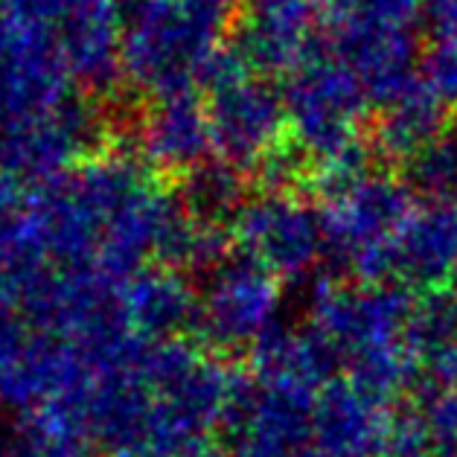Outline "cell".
Returning a JSON list of instances; mask_svg holds the SVG:
<instances>
[{"instance_id": "6da1fadb", "label": "cell", "mask_w": 457, "mask_h": 457, "mask_svg": "<svg viewBox=\"0 0 457 457\" xmlns=\"http://www.w3.org/2000/svg\"><path fill=\"white\" fill-rule=\"evenodd\" d=\"M213 221L195 219L135 154L87 158L0 219V262L21 283L41 271L120 283L146 265L219 262Z\"/></svg>"}, {"instance_id": "7a4b0ae2", "label": "cell", "mask_w": 457, "mask_h": 457, "mask_svg": "<svg viewBox=\"0 0 457 457\" xmlns=\"http://www.w3.org/2000/svg\"><path fill=\"white\" fill-rule=\"evenodd\" d=\"M242 387L195 344L135 341L96 390L91 443L108 457H189L228 426Z\"/></svg>"}, {"instance_id": "3957f363", "label": "cell", "mask_w": 457, "mask_h": 457, "mask_svg": "<svg viewBox=\"0 0 457 457\" xmlns=\"http://www.w3.org/2000/svg\"><path fill=\"white\" fill-rule=\"evenodd\" d=\"M417 300L408 286L318 283L309 295V336L344 376L396 396L426 370L417 347Z\"/></svg>"}, {"instance_id": "277c9868", "label": "cell", "mask_w": 457, "mask_h": 457, "mask_svg": "<svg viewBox=\"0 0 457 457\" xmlns=\"http://www.w3.org/2000/svg\"><path fill=\"white\" fill-rule=\"evenodd\" d=\"M329 355L309 332L277 329L253 350L251 385L228 422L233 457H300L312 445V408L329 382Z\"/></svg>"}, {"instance_id": "5b68a950", "label": "cell", "mask_w": 457, "mask_h": 457, "mask_svg": "<svg viewBox=\"0 0 457 457\" xmlns=\"http://www.w3.org/2000/svg\"><path fill=\"white\" fill-rule=\"evenodd\" d=\"M242 0H122V76L146 103L198 91Z\"/></svg>"}, {"instance_id": "8992f818", "label": "cell", "mask_w": 457, "mask_h": 457, "mask_svg": "<svg viewBox=\"0 0 457 457\" xmlns=\"http://www.w3.org/2000/svg\"><path fill=\"white\" fill-rule=\"evenodd\" d=\"M288 143L318 178V187L367 170L364 126L370 99L327 38L283 79Z\"/></svg>"}, {"instance_id": "52a82bcc", "label": "cell", "mask_w": 457, "mask_h": 457, "mask_svg": "<svg viewBox=\"0 0 457 457\" xmlns=\"http://www.w3.org/2000/svg\"><path fill=\"white\" fill-rule=\"evenodd\" d=\"M417 195L405 178L385 170H361L320 187V230L332 253L361 283H382L396 274V245Z\"/></svg>"}, {"instance_id": "ba28073f", "label": "cell", "mask_w": 457, "mask_h": 457, "mask_svg": "<svg viewBox=\"0 0 457 457\" xmlns=\"http://www.w3.org/2000/svg\"><path fill=\"white\" fill-rule=\"evenodd\" d=\"M202 91L216 161L239 175L262 172L288 140L283 91L256 73L233 41L207 64Z\"/></svg>"}, {"instance_id": "9c48e42d", "label": "cell", "mask_w": 457, "mask_h": 457, "mask_svg": "<svg viewBox=\"0 0 457 457\" xmlns=\"http://www.w3.org/2000/svg\"><path fill=\"white\" fill-rule=\"evenodd\" d=\"M329 50L373 91L405 82L422 59V0H318Z\"/></svg>"}, {"instance_id": "30bf717a", "label": "cell", "mask_w": 457, "mask_h": 457, "mask_svg": "<svg viewBox=\"0 0 457 457\" xmlns=\"http://www.w3.org/2000/svg\"><path fill=\"white\" fill-rule=\"evenodd\" d=\"M230 239L245 260L262 265L280 280L312 274L327 253L318 207L288 187H265L245 195L233 210Z\"/></svg>"}, {"instance_id": "8fae6325", "label": "cell", "mask_w": 457, "mask_h": 457, "mask_svg": "<svg viewBox=\"0 0 457 457\" xmlns=\"http://www.w3.org/2000/svg\"><path fill=\"white\" fill-rule=\"evenodd\" d=\"M103 117L91 96L76 94L47 114L0 122V178L12 184H50L94 158Z\"/></svg>"}, {"instance_id": "7c38bea8", "label": "cell", "mask_w": 457, "mask_h": 457, "mask_svg": "<svg viewBox=\"0 0 457 457\" xmlns=\"http://www.w3.org/2000/svg\"><path fill=\"white\" fill-rule=\"evenodd\" d=\"M283 280L245 256L219 260L198 292V327L225 350H256L280 329Z\"/></svg>"}, {"instance_id": "4fadbf2b", "label": "cell", "mask_w": 457, "mask_h": 457, "mask_svg": "<svg viewBox=\"0 0 457 457\" xmlns=\"http://www.w3.org/2000/svg\"><path fill=\"white\" fill-rule=\"evenodd\" d=\"M399 426L394 396L338 376L312 408V445L323 457H394Z\"/></svg>"}, {"instance_id": "5bb4252c", "label": "cell", "mask_w": 457, "mask_h": 457, "mask_svg": "<svg viewBox=\"0 0 457 457\" xmlns=\"http://www.w3.org/2000/svg\"><path fill=\"white\" fill-rule=\"evenodd\" d=\"M55 41L73 85L85 96L108 103L126 82L120 0H62Z\"/></svg>"}, {"instance_id": "9a60e30c", "label": "cell", "mask_w": 457, "mask_h": 457, "mask_svg": "<svg viewBox=\"0 0 457 457\" xmlns=\"http://www.w3.org/2000/svg\"><path fill=\"white\" fill-rule=\"evenodd\" d=\"M135 146L154 175L189 178L210 163L213 135L202 91L152 99L137 114Z\"/></svg>"}, {"instance_id": "2e32d148", "label": "cell", "mask_w": 457, "mask_h": 457, "mask_svg": "<svg viewBox=\"0 0 457 457\" xmlns=\"http://www.w3.org/2000/svg\"><path fill=\"white\" fill-rule=\"evenodd\" d=\"M318 27V0H265L239 18L233 44L260 76L286 79L315 50Z\"/></svg>"}, {"instance_id": "e0dca14e", "label": "cell", "mask_w": 457, "mask_h": 457, "mask_svg": "<svg viewBox=\"0 0 457 457\" xmlns=\"http://www.w3.org/2000/svg\"><path fill=\"white\" fill-rule=\"evenodd\" d=\"M114 306L131 336L161 344L175 341L198 320V295L175 265H146L114 286Z\"/></svg>"}, {"instance_id": "ac0fdd59", "label": "cell", "mask_w": 457, "mask_h": 457, "mask_svg": "<svg viewBox=\"0 0 457 457\" xmlns=\"http://www.w3.org/2000/svg\"><path fill=\"white\" fill-rule=\"evenodd\" d=\"M457 111L417 76L394 103L376 111L373 146L382 158L394 163H408L434 140L454 129Z\"/></svg>"}, {"instance_id": "d6986e66", "label": "cell", "mask_w": 457, "mask_h": 457, "mask_svg": "<svg viewBox=\"0 0 457 457\" xmlns=\"http://www.w3.org/2000/svg\"><path fill=\"white\" fill-rule=\"evenodd\" d=\"M457 274V202H426L396 245V277L426 292L445 288Z\"/></svg>"}, {"instance_id": "ffe728a7", "label": "cell", "mask_w": 457, "mask_h": 457, "mask_svg": "<svg viewBox=\"0 0 457 457\" xmlns=\"http://www.w3.org/2000/svg\"><path fill=\"white\" fill-rule=\"evenodd\" d=\"M437 457L457 452V350L440 355L420 378V403L414 411Z\"/></svg>"}, {"instance_id": "44dd1931", "label": "cell", "mask_w": 457, "mask_h": 457, "mask_svg": "<svg viewBox=\"0 0 457 457\" xmlns=\"http://www.w3.org/2000/svg\"><path fill=\"white\" fill-rule=\"evenodd\" d=\"M405 184L426 202H457V131L434 140L405 163Z\"/></svg>"}, {"instance_id": "7402d4cb", "label": "cell", "mask_w": 457, "mask_h": 457, "mask_svg": "<svg viewBox=\"0 0 457 457\" xmlns=\"http://www.w3.org/2000/svg\"><path fill=\"white\" fill-rule=\"evenodd\" d=\"M242 175L219 161L202 166V170L187 178L184 204L195 219L216 225L219 216H233V210L242 204Z\"/></svg>"}, {"instance_id": "603a6c76", "label": "cell", "mask_w": 457, "mask_h": 457, "mask_svg": "<svg viewBox=\"0 0 457 457\" xmlns=\"http://www.w3.org/2000/svg\"><path fill=\"white\" fill-rule=\"evenodd\" d=\"M420 76L457 111V36L434 38L422 50Z\"/></svg>"}, {"instance_id": "cb8c5ba5", "label": "cell", "mask_w": 457, "mask_h": 457, "mask_svg": "<svg viewBox=\"0 0 457 457\" xmlns=\"http://www.w3.org/2000/svg\"><path fill=\"white\" fill-rule=\"evenodd\" d=\"M426 21L434 29V38L457 36V0H422Z\"/></svg>"}, {"instance_id": "d4e9b609", "label": "cell", "mask_w": 457, "mask_h": 457, "mask_svg": "<svg viewBox=\"0 0 457 457\" xmlns=\"http://www.w3.org/2000/svg\"><path fill=\"white\" fill-rule=\"evenodd\" d=\"M21 292H24V283H21V277H15L4 262H0V315H6V312L18 309Z\"/></svg>"}, {"instance_id": "484cf974", "label": "cell", "mask_w": 457, "mask_h": 457, "mask_svg": "<svg viewBox=\"0 0 457 457\" xmlns=\"http://www.w3.org/2000/svg\"><path fill=\"white\" fill-rule=\"evenodd\" d=\"M189 457H219V454H213L210 449H202V452H195V454H189Z\"/></svg>"}, {"instance_id": "4316f807", "label": "cell", "mask_w": 457, "mask_h": 457, "mask_svg": "<svg viewBox=\"0 0 457 457\" xmlns=\"http://www.w3.org/2000/svg\"><path fill=\"white\" fill-rule=\"evenodd\" d=\"M300 457H323V454H320L318 449H309L306 454H300Z\"/></svg>"}, {"instance_id": "83f0119b", "label": "cell", "mask_w": 457, "mask_h": 457, "mask_svg": "<svg viewBox=\"0 0 457 457\" xmlns=\"http://www.w3.org/2000/svg\"><path fill=\"white\" fill-rule=\"evenodd\" d=\"M0 457H12V454H6V449H4V445H0Z\"/></svg>"}, {"instance_id": "f1b7e54d", "label": "cell", "mask_w": 457, "mask_h": 457, "mask_svg": "<svg viewBox=\"0 0 457 457\" xmlns=\"http://www.w3.org/2000/svg\"><path fill=\"white\" fill-rule=\"evenodd\" d=\"M251 4H265V0H251Z\"/></svg>"}, {"instance_id": "f546056e", "label": "cell", "mask_w": 457, "mask_h": 457, "mask_svg": "<svg viewBox=\"0 0 457 457\" xmlns=\"http://www.w3.org/2000/svg\"><path fill=\"white\" fill-rule=\"evenodd\" d=\"M452 457H457V452H454V454H452Z\"/></svg>"}]
</instances>
